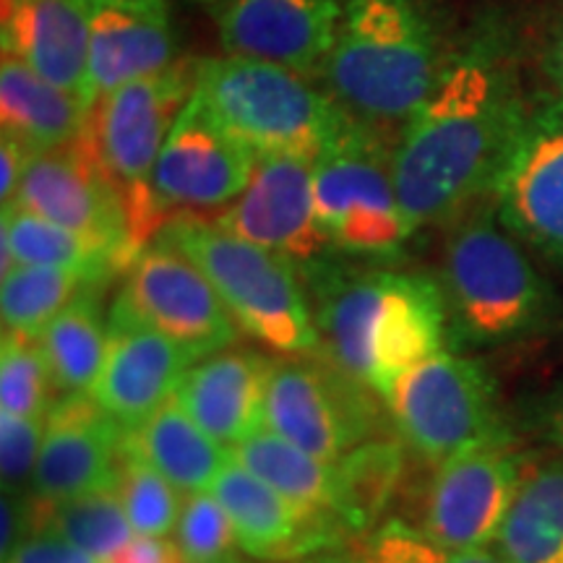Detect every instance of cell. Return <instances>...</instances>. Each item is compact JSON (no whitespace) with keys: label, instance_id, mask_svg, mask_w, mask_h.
Instances as JSON below:
<instances>
[{"label":"cell","instance_id":"cell-1","mask_svg":"<svg viewBox=\"0 0 563 563\" xmlns=\"http://www.w3.org/2000/svg\"><path fill=\"white\" fill-rule=\"evenodd\" d=\"M527 112L501 32L483 30L454 47L428 100L394 139V183L415 232L456 220L493 194Z\"/></svg>","mask_w":563,"mask_h":563},{"label":"cell","instance_id":"cell-2","mask_svg":"<svg viewBox=\"0 0 563 563\" xmlns=\"http://www.w3.org/2000/svg\"><path fill=\"white\" fill-rule=\"evenodd\" d=\"M311 298L321 355L389 407L407 371L446 350L449 313L439 277L340 256L300 272Z\"/></svg>","mask_w":563,"mask_h":563},{"label":"cell","instance_id":"cell-3","mask_svg":"<svg viewBox=\"0 0 563 563\" xmlns=\"http://www.w3.org/2000/svg\"><path fill=\"white\" fill-rule=\"evenodd\" d=\"M449 55L426 0H344L321 79L355 121L397 136Z\"/></svg>","mask_w":563,"mask_h":563},{"label":"cell","instance_id":"cell-4","mask_svg":"<svg viewBox=\"0 0 563 563\" xmlns=\"http://www.w3.org/2000/svg\"><path fill=\"white\" fill-rule=\"evenodd\" d=\"M525 249L496 211L462 214L449 232L439 282L454 350L530 342L561 327L563 302Z\"/></svg>","mask_w":563,"mask_h":563},{"label":"cell","instance_id":"cell-5","mask_svg":"<svg viewBox=\"0 0 563 563\" xmlns=\"http://www.w3.org/2000/svg\"><path fill=\"white\" fill-rule=\"evenodd\" d=\"M157 241L186 253L207 274L238 329L279 355L321 350L311 298L298 266L243 241L201 214H175Z\"/></svg>","mask_w":563,"mask_h":563},{"label":"cell","instance_id":"cell-6","mask_svg":"<svg viewBox=\"0 0 563 563\" xmlns=\"http://www.w3.org/2000/svg\"><path fill=\"white\" fill-rule=\"evenodd\" d=\"M311 76L249 58H199L196 91L214 118L256 157H319L355 121Z\"/></svg>","mask_w":563,"mask_h":563},{"label":"cell","instance_id":"cell-7","mask_svg":"<svg viewBox=\"0 0 563 563\" xmlns=\"http://www.w3.org/2000/svg\"><path fill=\"white\" fill-rule=\"evenodd\" d=\"M394 139L352 121L316 157V214L340 258L384 266L415 238L394 183Z\"/></svg>","mask_w":563,"mask_h":563},{"label":"cell","instance_id":"cell-8","mask_svg":"<svg viewBox=\"0 0 563 563\" xmlns=\"http://www.w3.org/2000/svg\"><path fill=\"white\" fill-rule=\"evenodd\" d=\"M196 68L199 60L180 58L159 74L110 91L91 108L89 141L121 194L139 249L152 243L165 224L154 201V170L180 110L191 100Z\"/></svg>","mask_w":563,"mask_h":563},{"label":"cell","instance_id":"cell-9","mask_svg":"<svg viewBox=\"0 0 563 563\" xmlns=\"http://www.w3.org/2000/svg\"><path fill=\"white\" fill-rule=\"evenodd\" d=\"M386 410L399 441L435 467L483 443L514 439L490 373L456 350L435 352L407 371Z\"/></svg>","mask_w":563,"mask_h":563},{"label":"cell","instance_id":"cell-10","mask_svg":"<svg viewBox=\"0 0 563 563\" xmlns=\"http://www.w3.org/2000/svg\"><path fill=\"white\" fill-rule=\"evenodd\" d=\"M376 399L321 352L279 357L266 386L264 428L316 460L336 464L384 431Z\"/></svg>","mask_w":563,"mask_h":563},{"label":"cell","instance_id":"cell-11","mask_svg":"<svg viewBox=\"0 0 563 563\" xmlns=\"http://www.w3.org/2000/svg\"><path fill=\"white\" fill-rule=\"evenodd\" d=\"M112 311L186 347L196 361L235 347L238 323L199 266L154 238L136 253Z\"/></svg>","mask_w":563,"mask_h":563},{"label":"cell","instance_id":"cell-12","mask_svg":"<svg viewBox=\"0 0 563 563\" xmlns=\"http://www.w3.org/2000/svg\"><path fill=\"white\" fill-rule=\"evenodd\" d=\"M530 464L514 439L483 443L439 464L426 493L422 532L449 553L493 543Z\"/></svg>","mask_w":563,"mask_h":563},{"label":"cell","instance_id":"cell-13","mask_svg":"<svg viewBox=\"0 0 563 563\" xmlns=\"http://www.w3.org/2000/svg\"><path fill=\"white\" fill-rule=\"evenodd\" d=\"M256 162V152L232 136L194 89L154 170V201L162 220L228 209L249 188Z\"/></svg>","mask_w":563,"mask_h":563},{"label":"cell","instance_id":"cell-14","mask_svg":"<svg viewBox=\"0 0 563 563\" xmlns=\"http://www.w3.org/2000/svg\"><path fill=\"white\" fill-rule=\"evenodd\" d=\"M209 220L287 258L298 272L336 256L316 214V157L308 154L258 157L241 199Z\"/></svg>","mask_w":563,"mask_h":563},{"label":"cell","instance_id":"cell-15","mask_svg":"<svg viewBox=\"0 0 563 563\" xmlns=\"http://www.w3.org/2000/svg\"><path fill=\"white\" fill-rule=\"evenodd\" d=\"M493 211L514 238L563 272V97L534 104L496 186Z\"/></svg>","mask_w":563,"mask_h":563},{"label":"cell","instance_id":"cell-16","mask_svg":"<svg viewBox=\"0 0 563 563\" xmlns=\"http://www.w3.org/2000/svg\"><path fill=\"white\" fill-rule=\"evenodd\" d=\"M224 55L321 79L342 21L340 0H194Z\"/></svg>","mask_w":563,"mask_h":563},{"label":"cell","instance_id":"cell-17","mask_svg":"<svg viewBox=\"0 0 563 563\" xmlns=\"http://www.w3.org/2000/svg\"><path fill=\"white\" fill-rule=\"evenodd\" d=\"M5 209H24L95 241L115 245L125 256L141 251L133 241L129 211L102 170L89 133L60 150L34 154L24 180Z\"/></svg>","mask_w":563,"mask_h":563},{"label":"cell","instance_id":"cell-18","mask_svg":"<svg viewBox=\"0 0 563 563\" xmlns=\"http://www.w3.org/2000/svg\"><path fill=\"white\" fill-rule=\"evenodd\" d=\"M125 431L91 394H66L47 415L45 441L34 467L30 498L66 501L115 490Z\"/></svg>","mask_w":563,"mask_h":563},{"label":"cell","instance_id":"cell-19","mask_svg":"<svg viewBox=\"0 0 563 563\" xmlns=\"http://www.w3.org/2000/svg\"><path fill=\"white\" fill-rule=\"evenodd\" d=\"M108 329V357L89 394L123 431H131L170 402L186 371L199 361L178 342L112 308Z\"/></svg>","mask_w":563,"mask_h":563},{"label":"cell","instance_id":"cell-20","mask_svg":"<svg viewBox=\"0 0 563 563\" xmlns=\"http://www.w3.org/2000/svg\"><path fill=\"white\" fill-rule=\"evenodd\" d=\"M87 3V0H84ZM89 68L84 104L170 68L178 58L167 3L89 0Z\"/></svg>","mask_w":563,"mask_h":563},{"label":"cell","instance_id":"cell-21","mask_svg":"<svg viewBox=\"0 0 563 563\" xmlns=\"http://www.w3.org/2000/svg\"><path fill=\"white\" fill-rule=\"evenodd\" d=\"M230 514L243 553L262 561L306 559L334 545L347 532L332 519L316 517L287 501L269 483L232 456L209 488Z\"/></svg>","mask_w":563,"mask_h":563},{"label":"cell","instance_id":"cell-22","mask_svg":"<svg viewBox=\"0 0 563 563\" xmlns=\"http://www.w3.org/2000/svg\"><path fill=\"white\" fill-rule=\"evenodd\" d=\"M272 365L274 357L258 350L214 352L186 371L173 399L211 439L232 449L264 428Z\"/></svg>","mask_w":563,"mask_h":563},{"label":"cell","instance_id":"cell-23","mask_svg":"<svg viewBox=\"0 0 563 563\" xmlns=\"http://www.w3.org/2000/svg\"><path fill=\"white\" fill-rule=\"evenodd\" d=\"M3 55L26 63L55 87L84 100L89 13L84 0H0Z\"/></svg>","mask_w":563,"mask_h":563},{"label":"cell","instance_id":"cell-24","mask_svg":"<svg viewBox=\"0 0 563 563\" xmlns=\"http://www.w3.org/2000/svg\"><path fill=\"white\" fill-rule=\"evenodd\" d=\"M89 115L79 95L55 87L13 55L0 58V129L32 154L74 144L87 131Z\"/></svg>","mask_w":563,"mask_h":563},{"label":"cell","instance_id":"cell-25","mask_svg":"<svg viewBox=\"0 0 563 563\" xmlns=\"http://www.w3.org/2000/svg\"><path fill=\"white\" fill-rule=\"evenodd\" d=\"M123 449L157 470L186 496L209 490L232 460V449L196 426L175 399L125 431Z\"/></svg>","mask_w":563,"mask_h":563},{"label":"cell","instance_id":"cell-26","mask_svg":"<svg viewBox=\"0 0 563 563\" xmlns=\"http://www.w3.org/2000/svg\"><path fill=\"white\" fill-rule=\"evenodd\" d=\"M0 258V274H9L13 266H55L81 274L95 285L123 274L133 262L115 245L95 241L24 209H3Z\"/></svg>","mask_w":563,"mask_h":563},{"label":"cell","instance_id":"cell-27","mask_svg":"<svg viewBox=\"0 0 563 563\" xmlns=\"http://www.w3.org/2000/svg\"><path fill=\"white\" fill-rule=\"evenodd\" d=\"M493 551L509 563H563V456L530 464Z\"/></svg>","mask_w":563,"mask_h":563},{"label":"cell","instance_id":"cell-28","mask_svg":"<svg viewBox=\"0 0 563 563\" xmlns=\"http://www.w3.org/2000/svg\"><path fill=\"white\" fill-rule=\"evenodd\" d=\"M232 456L249 467L253 475L269 483L274 490H279L287 501L300 506L302 511L316 514V517L340 522V477H336V464L321 462L302 452L282 435L272 433L269 428H262L232 446ZM344 530V527H342Z\"/></svg>","mask_w":563,"mask_h":563},{"label":"cell","instance_id":"cell-29","mask_svg":"<svg viewBox=\"0 0 563 563\" xmlns=\"http://www.w3.org/2000/svg\"><path fill=\"white\" fill-rule=\"evenodd\" d=\"M97 292L100 287L84 290L40 336L55 386L63 394H89L108 357L110 329Z\"/></svg>","mask_w":563,"mask_h":563},{"label":"cell","instance_id":"cell-30","mask_svg":"<svg viewBox=\"0 0 563 563\" xmlns=\"http://www.w3.org/2000/svg\"><path fill=\"white\" fill-rule=\"evenodd\" d=\"M407 446L378 435L336 462L340 477V522L347 534H365L382 522L386 506L405 477Z\"/></svg>","mask_w":563,"mask_h":563},{"label":"cell","instance_id":"cell-31","mask_svg":"<svg viewBox=\"0 0 563 563\" xmlns=\"http://www.w3.org/2000/svg\"><path fill=\"white\" fill-rule=\"evenodd\" d=\"M34 532L58 534L102 563L133 540L129 514L115 490H97L53 504L30 498V534Z\"/></svg>","mask_w":563,"mask_h":563},{"label":"cell","instance_id":"cell-32","mask_svg":"<svg viewBox=\"0 0 563 563\" xmlns=\"http://www.w3.org/2000/svg\"><path fill=\"white\" fill-rule=\"evenodd\" d=\"M102 287L68 269L55 266H13L0 285V316L3 329L26 340H40L84 290Z\"/></svg>","mask_w":563,"mask_h":563},{"label":"cell","instance_id":"cell-33","mask_svg":"<svg viewBox=\"0 0 563 563\" xmlns=\"http://www.w3.org/2000/svg\"><path fill=\"white\" fill-rule=\"evenodd\" d=\"M53 371L40 340H26L3 329L0 342V412L19 418H47L55 399Z\"/></svg>","mask_w":563,"mask_h":563},{"label":"cell","instance_id":"cell-34","mask_svg":"<svg viewBox=\"0 0 563 563\" xmlns=\"http://www.w3.org/2000/svg\"><path fill=\"white\" fill-rule=\"evenodd\" d=\"M115 493L121 498L129 522L136 534L150 538H167L180 517V496L170 481H165L157 470L141 462L136 454H121V470H118Z\"/></svg>","mask_w":563,"mask_h":563},{"label":"cell","instance_id":"cell-35","mask_svg":"<svg viewBox=\"0 0 563 563\" xmlns=\"http://www.w3.org/2000/svg\"><path fill=\"white\" fill-rule=\"evenodd\" d=\"M175 543L186 563H235L243 551L230 514L211 490L191 493L183 501Z\"/></svg>","mask_w":563,"mask_h":563},{"label":"cell","instance_id":"cell-36","mask_svg":"<svg viewBox=\"0 0 563 563\" xmlns=\"http://www.w3.org/2000/svg\"><path fill=\"white\" fill-rule=\"evenodd\" d=\"M47 418H19L0 412V477L5 493H30Z\"/></svg>","mask_w":563,"mask_h":563},{"label":"cell","instance_id":"cell-37","mask_svg":"<svg viewBox=\"0 0 563 563\" xmlns=\"http://www.w3.org/2000/svg\"><path fill=\"white\" fill-rule=\"evenodd\" d=\"M3 563H102L100 559L51 532L26 534L24 543Z\"/></svg>","mask_w":563,"mask_h":563},{"label":"cell","instance_id":"cell-38","mask_svg":"<svg viewBox=\"0 0 563 563\" xmlns=\"http://www.w3.org/2000/svg\"><path fill=\"white\" fill-rule=\"evenodd\" d=\"M34 154L9 133L0 136V203L11 207Z\"/></svg>","mask_w":563,"mask_h":563},{"label":"cell","instance_id":"cell-39","mask_svg":"<svg viewBox=\"0 0 563 563\" xmlns=\"http://www.w3.org/2000/svg\"><path fill=\"white\" fill-rule=\"evenodd\" d=\"M104 563H186V561H183L180 548L175 540L136 534L129 545L121 548V551Z\"/></svg>","mask_w":563,"mask_h":563},{"label":"cell","instance_id":"cell-40","mask_svg":"<svg viewBox=\"0 0 563 563\" xmlns=\"http://www.w3.org/2000/svg\"><path fill=\"white\" fill-rule=\"evenodd\" d=\"M540 426H543L545 439L559 449L563 456V382L553 386V391L548 394L543 407H540Z\"/></svg>","mask_w":563,"mask_h":563},{"label":"cell","instance_id":"cell-41","mask_svg":"<svg viewBox=\"0 0 563 563\" xmlns=\"http://www.w3.org/2000/svg\"><path fill=\"white\" fill-rule=\"evenodd\" d=\"M300 563H384L373 559L363 551V548H350V551H319L313 555H306Z\"/></svg>","mask_w":563,"mask_h":563},{"label":"cell","instance_id":"cell-42","mask_svg":"<svg viewBox=\"0 0 563 563\" xmlns=\"http://www.w3.org/2000/svg\"><path fill=\"white\" fill-rule=\"evenodd\" d=\"M548 70H551L555 87H559L561 97H563V19L555 26L553 40H551V51H548Z\"/></svg>","mask_w":563,"mask_h":563},{"label":"cell","instance_id":"cell-43","mask_svg":"<svg viewBox=\"0 0 563 563\" xmlns=\"http://www.w3.org/2000/svg\"><path fill=\"white\" fill-rule=\"evenodd\" d=\"M443 563H509L498 551H485V548H473V551H454L446 555Z\"/></svg>","mask_w":563,"mask_h":563},{"label":"cell","instance_id":"cell-44","mask_svg":"<svg viewBox=\"0 0 563 563\" xmlns=\"http://www.w3.org/2000/svg\"><path fill=\"white\" fill-rule=\"evenodd\" d=\"M123 3H167V0H123Z\"/></svg>","mask_w":563,"mask_h":563},{"label":"cell","instance_id":"cell-45","mask_svg":"<svg viewBox=\"0 0 563 563\" xmlns=\"http://www.w3.org/2000/svg\"><path fill=\"white\" fill-rule=\"evenodd\" d=\"M235 563H243V561H235Z\"/></svg>","mask_w":563,"mask_h":563}]
</instances>
